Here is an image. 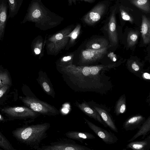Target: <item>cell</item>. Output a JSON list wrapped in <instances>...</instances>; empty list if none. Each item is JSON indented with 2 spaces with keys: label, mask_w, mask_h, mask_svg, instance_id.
<instances>
[{
  "label": "cell",
  "mask_w": 150,
  "mask_h": 150,
  "mask_svg": "<svg viewBox=\"0 0 150 150\" xmlns=\"http://www.w3.org/2000/svg\"><path fill=\"white\" fill-rule=\"evenodd\" d=\"M50 126L48 122L27 126L16 129L13 134L21 142L37 150L42 141L47 137V132Z\"/></svg>",
  "instance_id": "cell-1"
},
{
  "label": "cell",
  "mask_w": 150,
  "mask_h": 150,
  "mask_svg": "<svg viewBox=\"0 0 150 150\" xmlns=\"http://www.w3.org/2000/svg\"><path fill=\"white\" fill-rule=\"evenodd\" d=\"M20 99L27 107L41 115L50 116L59 114L58 110L54 106L40 100L34 94L26 95Z\"/></svg>",
  "instance_id": "cell-2"
},
{
  "label": "cell",
  "mask_w": 150,
  "mask_h": 150,
  "mask_svg": "<svg viewBox=\"0 0 150 150\" xmlns=\"http://www.w3.org/2000/svg\"><path fill=\"white\" fill-rule=\"evenodd\" d=\"M50 145L42 146L37 150H91L85 146L77 144L74 140L68 138L59 139L50 143Z\"/></svg>",
  "instance_id": "cell-3"
},
{
  "label": "cell",
  "mask_w": 150,
  "mask_h": 150,
  "mask_svg": "<svg viewBox=\"0 0 150 150\" xmlns=\"http://www.w3.org/2000/svg\"><path fill=\"white\" fill-rule=\"evenodd\" d=\"M89 104L94 108L99 114L103 121L110 129L116 132L118 129L110 112V109L106 106L99 104L93 100L88 102Z\"/></svg>",
  "instance_id": "cell-4"
},
{
  "label": "cell",
  "mask_w": 150,
  "mask_h": 150,
  "mask_svg": "<svg viewBox=\"0 0 150 150\" xmlns=\"http://www.w3.org/2000/svg\"><path fill=\"white\" fill-rule=\"evenodd\" d=\"M2 111L9 116L23 119L34 120L41 115L26 107H9L3 109Z\"/></svg>",
  "instance_id": "cell-5"
},
{
  "label": "cell",
  "mask_w": 150,
  "mask_h": 150,
  "mask_svg": "<svg viewBox=\"0 0 150 150\" xmlns=\"http://www.w3.org/2000/svg\"><path fill=\"white\" fill-rule=\"evenodd\" d=\"M83 119L90 128L105 144H114L118 141V138L114 133L97 126L86 118Z\"/></svg>",
  "instance_id": "cell-6"
},
{
  "label": "cell",
  "mask_w": 150,
  "mask_h": 150,
  "mask_svg": "<svg viewBox=\"0 0 150 150\" xmlns=\"http://www.w3.org/2000/svg\"><path fill=\"white\" fill-rule=\"evenodd\" d=\"M74 104L75 105L86 115L98 121L104 127H108L103 120L99 114L94 108L89 104L88 102L84 101L80 103L76 101Z\"/></svg>",
  "instance_id": "cell-7"
},
{
  "label": "cell",
  "mask_w": 150,
  "mask_h": 150,
  "mask_svg": "<svg viewBox=\"0 0 150 150\" xmlns=\"http://www.w3.org/2000/svg\"><path fill=\"white\" fill-rule=\"evenodd\" d=\"M105 8L104 4H98L84 16V21L89 24H94L100 19L105 12Z\"/></svg>",
  "instance_id": "cell-8"
},
{
  "label": "cell",
  "mask_w": 150,
  "mask_h": 150,
  "mask_svg": "<svg viewBox=\"0 0 150 150\" xmlns=\"http://www.w3.org/2000/svg\"><path fill=\"white\" fill-rule=\"evenodd\" d=\"M146 119L144 116L139 114L133 115L125 121L123 123V128L126 131L138 129Z\"/></svg>",
  "instance_id": "cell-9"
},
{
  "label": "cell",
  "mask_w": 150,
  "mask_h": 150,
  "mask_svg": "<svg viewBox=\"0 0 150 150\" xmlns=\"http://www.w3.org/2000/svg\"><path fill=\"white\" fill-rule=\"evenodd\" d=\"M115 11L116 8L114 9L112 12L109 18L108 27L109 39L113 45H116L118 42L116 26Z\"/></svg>",
  "instance_id": "cell-10"
},
{
  "label": "cell",
  "mask_w": 150,
  "mask_h": 150,
  "mask_svg": "<svg viewBox=\"0 0 150 150\" xmlns=\"http://www.w3.org/2000/svg\"><path fill=\"white\" fill-rule=\"evenodd\" d=\"M108 47L99 49H89L82 52L83 57L86 60L96 61L102 57L106 53Z\"/></svg>",
  "instance_id": "cell-11"
},
{
  "label": "cell",
  "mask_w": 150,
  "mask_h": 150,
  "mask_svg": "<svg viewBox=\"0 0 150 150\" xmlns=\"http://www.w3.org/2000/svg\"><path fill=\"white\" fill-rule=\"evenodd\" d=\"M8 6L7 0H0V40L4 33L8 20Z\"/></svg>",
  "instance_id": "cell-12"
},
{
  "label": "cell",
  "mask_w": 150,
  "mask_h": 150,
  "mask_svg": "<svg viewBox=\"0 0 150 150\" xmlns=\"http://www.w3.org/2000/svg\"><path fill=\"white\" fill-rule=\"evenodd\" d=\"M65 135L68 138L82 143L85 140L95 138V137L92 134L86 132L70 131L66 133Z\"/></svg>",
  "instance_id": "cell-13"
},
{
  "label": "cell",
  "mask_w": 150,
  "mask_h": 150,
  "mask_svg": "<svg viewBox=\"0 0 150 150\" xmlns=\"http://www.w3.org/2000/svg\"><path fill=\"white\" fill-rule=\"evenodd\" d=\"M126 148L135 150H149L150 149V135L142 140L131 142L127 145Z\"/></svg>",
  "instance_id": "cell-14"
},
{
  "label": "cell",
  "mask_w": 150,
  "mask_h": 150,
  "mask_svg": "<svg viewBox=\"0 0 150 150\" xmlns=\"http://www.w3.org/2000/svg\"><path fill=\"white\" fill-rule=\"evenodd\" d=\"M137 132L127 142H131L134 141L139 137L142 136V139H144L150 131V115L140 126Z\"/></svg>",
  "instance_id": "cell-15"
},
{
  "label": "cell",
  "mask_w": 150,
  "mask_h": 150,
  "mask_svg": "<svg viewBox=\"0 0 150 150\" xmlns=\"http://www.w3.org/2000/svg\"><path fill=\"white\" fill-rule=\"evenodd\" d=\"M141 32L144 43L147 44L150 41V22L144 15H142Z\"/></svg>",
  "instance_id": "cell-16"
},
{
  "label": "cell",
  "mask_w": 150,
  "mask_h": 150,
  "mask_svg": "<svg viewBox=\"0 0 150 150\" xmlns=\"http://www.w3.org/2000/svg\"><path fill=\"white\" fill-rule=\"evenodd\" d=\"M127 110L126 100L125 95H122L116 101L114 107V113L116 116L123 114Z\"/></svg>",
  "instance_id": "cell-17"
},
{
  "label": "cell",
  "mask_w": 150,
  "mask_h": 150,
  "mask_svg": "<svg viewBox=\"0 0 150 150\" xmlns=\"http://www.w3.org/2000/svg\"><path fill=\"white\" fill-rule=\"evenodd\" d=\"M9 8L8 19L14 17L18 13L23 0H7Z\"/></svg>",
  "instance_id": "cell-18"
},
{
  "label": "cell",
  "mask_w": 150,
  "mask_h": 150,
  "mask_svg": "<svg viewBox=\"0 0 150 150\" xmlns=\"http://www.w3.org/2000/svg\"><path fill=\"white\" fill-rule=\"evenodd\" d=\"M108 42L105 39L103 38H97L92 41L90 46V49H99L108 46Z\"/></svg>",
  "instance_id": "cell-19"
},
{
  "label": "cell",
  "mask_w": 150,
  "mask_h": 150,
  "mask_svg": "<svg viewBox=\"0 0 150 150\" xmlns=\"http://www.w3.org/2000/svg\"><path fill=\"white\" fill-rule=\"evenodd\" d=\"M131 3L134 5L147 12L150 10V6L149 0H131Z\"/></svg>",
  "instance_id": "cell-20"
},
{
  "label": "cell",
  "mask_w": 150,
  "mask_h": 150,
  "mask_svg": "<svg viewBox=\"0 0 150 150\" xmlns=\"http://www.w3.org/2000/svg\"><path fill=\"white\" fill-rule=\"evenodd\" d=\"M138 33L136 31H131L129 33L127 39L129 47H132L136 44L138 39Z\"/></svg>",
  "instance_id": "cell-21"
},
{
  "label": "cell",
  "mask_w": 150,
  "mask_h": 150,
  "mask_svg": "<svg viewBox=\"0 0 150 150\" xmlns=\"http://www.w3.org/2000/svg\"><path fill=\"white\" fill-rule=\"evenodd\" d=\"M0 147L6 150H14L8 141L0 132Z\"/></svg>",
  "instance_id": "cell-22"
},
{
  "label": "cell",
  "mask_w": 150,
  "mask_h": 150,
  "mask_svg": "<svg viewBox=\"0 0 150 150\" xmlns=\"http://www.w3.org/2000/svg\"><path fill=\"white\" fill-rule=\"evenodd\" d=\"M10 84L11 80L8 74L0 71V88L5 85Z\"/></svg>",
  "instance_id": "cell-23"
},
{
  "label": "cell",
  "mask_w": 150,
  "mask_h": 150,
  "mask_svg": "<svg viewBox=\"0 0 150 150\" xmlns=\"http://www.w3.org/2000/svg\"><path fill=\"white\" fill-rule=\"evenodd\" d=\"M120 14L122 19L124 20L128 21L131 23L133 22V19L126 11L122 8L120 9Z\"/></svg>",
  "instance_id": "cell-24"
},
{
  "label": "cell",
  "mask_w": 150,
  "mask_h": 150,
  "mask_svg": "<svg viewBox=\"0 0 150 150\" xmlns=\"http://www.w3.org/2000/svg\"><path fill=\"white\" fill-rule=\"evenodd\" d=\"M9 85H6L0 88V98L5 94L9 88Z\"/></svg>",
  "instance_id": "cell-25"
},
{
  "label": "cell",
  "mask_w": 150,
  "mask_h": 150,
  "mask_svg": "<svg viewBox=\"0 0 150 150\" xmlns=\"http://www.w3.org/2000/svg\"><path fill=\"white\" fill-rule=\"evenodd\" d=\"M82 73L85 76L91 75L90 67H84L82 69Z\"/></svg>",
  "instance_id": "cell-26"
},
{
  "label": "cell",
  "mask_w": 150,
  "mask_h": 150,
  "mask_svg": "<svg viewBox=\"0 0 150 150\" xmlns=\"http://www.w3.org/2000/svg\"><path fill=\"white\" fill-rule=\"evenodd\" d=\"M132 67L133 69L135 71H137L139 69V66L135 63H133L132 65Z\"/></svg>",
  "instance_id": "cell-27"
},
{
  "label": "cell",
  "mask_w": 150,
  "mask_h": 150,
  "mask_svg": "<svg viewBox=\"0 0 150 150\" xmlns=\"http://www.w3.org/2000/svg\"><path fill=\"white\" fill-rule=\"evenodd\" d=\"M143 77L145 79L149 80L150 79V75L149 73H145L143 74Z\"/></svg>",
  "instance_id": "cell-28"
},
{
  "label": "cell",
  "mask_w": 150,
  "mask_h": 150,
  "mask_svg": "<svg viewBox=\"0 0 150 150\" xmlns=\"http://www.w3.org/2000/svg\"><path fill=\"white\" fill-rule=\"evenodd\" d=\"M63 35L61 33H58L55 36V38L57 40H60L62 38Z\"/></svg>",
  "instance_id": "cell-29"
},
{
  "label": "cell",
  "mask_w": 150,
  "mask_h": 150,
  "mask_svg": "<svg viewBox=\"0 0 150 150\" xmlns=\"http://www.w3.org/2000/svg\"><path fill=\"white\" fill-rule=\"evenodd\" d=\"M71 58V57L70 56H68L67 57H64L63 58V60L64 61H67L68 60L70 59Z\"/></svg>",
  "instance_id": "cell-30"
},
{
  "label": "cell",
  "mask_w": 150,
  "mask_h": 150,
  "mask_svg": "<svg viewBox=\"0 0 150 150\" xmlns=\"http://www.w3.org/2000/svg\"><path fill=\"white\" fill-rule=\"evenodd\" d=\"M34 52L36 54H39L40 52V50L38 48H35L34 49Z\"/></svg>",
  "instance_id": "cell-31"
},
{
  "label": "cell",
  "mask_w": 150,
  "mask_h": 150,
  "mask_svg": "<svg viewBox=\"0 0 150 150\" xmlns=\"http://www.w3.org/2000/svg\"><path fill=\"white\" fill-rule=\"evenodd\" d=\"M77 37V34L75 33H74L72 35V37L73 39H76Z\"/></svg>",
  "instance_id": "cell-32"
},
{
  "label": "cell",
  "mask_w": 150,
  "mask_h": 150,
  "mask_svg": "<svg viewBox=\"0 0 150 150\" xmlns=\"http://www.w3.org/2000/svg\"><path fill=\"white\" fill-rule=\"evenodd\" d=\"M4 120L3 117L0 114V121H3Z\"/></svg>",
  "instance_id": "cell-33"
},
{
  "label": "cell",
  "mask_w": 150,
  "mask_h": 150,
  "mask_svg": "<svg viewBox=\"0 0 150 150\" xmlns=\"http://www.w3.org/2000/svg\"></svg>",
  "instance_id": "cell-34"
}]
</instances>
